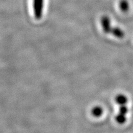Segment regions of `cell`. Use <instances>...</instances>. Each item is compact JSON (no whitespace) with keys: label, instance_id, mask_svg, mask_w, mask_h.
<instances>
[{"label":"cell","instance_id":"obj_1","mask_svg":"<svg viewBox=\"0 0 133 133\" xmlns=\"http://www.w3.org/2000/svg\"><path fill=\"white\" fill-rule=\"evenodd\" d=\"M33 8L35 17L40 19L43 13V0H33Z\"/></svg>","mask_w":133,"mask_h":133},{"label":"cell","instance_id":"obj_6","mask_svg":"<svg viewBox=\"0 0 133 133\" xmlns=\"http://www.w3.org/2000/svg\"><path fill=\"white\" fill-rule=\"evenodd\" d=\"M119 7L123 12H127L129 9V3L127 0H121L119 2Z\"/></svg>","mask_w":133,"mask_h":133},{"label":"cell","instance_id":"obj_3","mask_svg":"<svg viewBox=\"0 0 133 133\" xmlns=\"http://www.w3.org/2000/svg\"><path fill=\"white\" fill-rule=\"evenodd\" d=\"M110 33L119 38H122L124 37V32L121 28L118 27H114L111 28Z\"/></svg>","mask_w":133,"mask_h":133},{"label":"cell","instance_id":"obj_5","mask_svg":"<svg viewBox=\"0 0 133 133\" xmlns=\"http://www.w3.org/2000/svg\"><path fill=\"white\" fill-rule=\"evenodd\" d=\"M91 114L94 116H95V117H99V116H101L102 115L103 113V110L102 107L99 106H97L93 108L92 110L91 111Z\"/></svg>","mask_w":133,"mask_h":133},{"label":"cell","instance_id":"obj_7","mask_svg":"<svg viewBox=\"0 0 133 133\" xmlns=\"http://www.w3.org/2000/svg\"><path fill=\"white\" fill-rule=\"evenodd\" d=\"M115 120L119 124H124V123H125L127 120L126 115L122 114L121 113H119V114H118L116 116Z\"/></svg>","mask_w":133,"mask_h":133},{"label":"cell","instance_id":"obj_2","mask_svg":"<svg viewBox=\"0 0 133 133\" xmlns=\"http://www.w3.org/2000/svg\"><path fill=\"white\" fill-rule=\"evenodd\" d=\"M101 22L104 32L105 33H110L112 27L109 17L107 16H103L101 18Z\"/></svg>","mask_w":133,"mask_h":133},{"label":"cell","instance_id":"obj_8","mask_svg":"<svg viewBox=\"0 0 133 133\" xmlns=\"http://www.w3.org/2000/svg\"><path fill=\"white\" fill-rule=\"evenodd\" d=\"M128 113V108L127 107L126 105L120 106L119 113H121L124 115H127Z\"/></svg>","mask_w":133,"mask_h":133},{"label":"cell","instance_id":"obj_4","mask_svg":"<svg viewBox=\"0 0 133 133\" xmlns=\"http://www.w3.org/2000/svg\"><path fill=\"white\" fill-rule=\"evenodd\" d=\"M115 101L116 103L118 104L120 106L126 105L127 103H128V98L125 95L120 94L118 95V96L116 97Z\"/></svg>","mask_w":133,"mask_h":133}]
</instances>
